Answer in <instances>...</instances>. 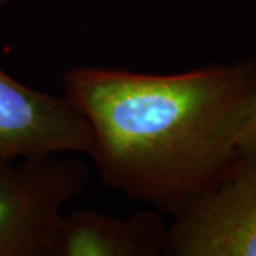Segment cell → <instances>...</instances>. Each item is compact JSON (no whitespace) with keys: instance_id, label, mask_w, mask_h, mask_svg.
Masks as SVG:
<instances>
[{"instance_id":"cell-7","label":"cell","mask_w":256,"mask_h":256,"mask_svg":"<svg viewBox=\"0 0 256 256\" xmlns=\"http://www.w3.org/2000/svg\"><path fill=\"white\" fill-rule=\"evenodd\" d=\"M6 2H9V0H0V6H2L3 3H6Z\"/></svg>"},{"instance_id":"cell-5","label":"cell","mask_w":256,"mask_h":256,"mask_svg":"<svg viewBox=\"0 0 256 256\" xmlns=\"http://www.w3.org/2000/svg\"><path fill=\"white\" fill-rule=\"evenodd\" d=\"M166 239L168 226L154 210L120 218L76 210L62 218L56 256H160Z\"/></svg>"},{"instance_id":"cell-1","label":"cell","mask_w":256,"mask_h":256,"mask_svg":"<svg viewBox=\"0 0 256 256\" xmlns=\"http://www.w3.org/2000/svg\"><path fill=\"white\" fill-rule=\"evenodd\" d=\"M255 92V60L176 74L90 66L64 74V96L92 128L88 156L102 181L172 216L238 158Z\"/></svg>"},{"instance_id":"cell-2","label":"cell","mask_w":256,"mask_h":256,"mask_svg":"<svg viewBox=\"0 0 256 256\" xmlns=\"http://www.w3.org/2000/svg\"><path fill=\"white\" fill-rule=\"evenodd\" d=\"M87 185L68 154L0 156V256H56L64 205Z\"/></svg>"},{"instance_id":"cell-3","label":"cell","mask_w":256,"mask_h":256,"mask_svg":"<svg viewBox=\"0 0 256 256\" xmlns=\"http://www.w3.org/2000/svg\"><path fill=\"white\" fill-rule=\"evenodd\" d=\"M172 218L165 255L256 256V146Z\"/></svg>"},{"instance_id":"cell-6","label":"cell","mask_w":256,"mask_h":256,"mask_svg":"<svg viewBox=\"0 0 256 256\" xmlns=\"http://www.w3.org/2000/svg\"><path fill=\"white\" fill-rule=\"evenodd\" d=\"M238 146L240 151L256 146V92L248 101L242 112L238 134Z\"/></svg>"},{"instance_id":"cell-4","label":"cell","mask_w":256,"mask_h":256,"mask_svg":"<svg viewBox=\"0 0 256 256\" xmlns=\"http://www.w3.org/2000/svg\"><path fill=\"white\" fill-rule=\"evenodd\" d=\"M92 132L82 110L67 96L37 92L0 67V156L33 158L87 154Z\"/></svg>"}]
</instances>
